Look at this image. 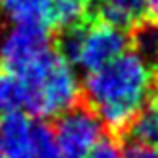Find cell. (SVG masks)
I'll return each instance as SVG.
<instances>
[{
  "label": "cell",
  "instance_id": "cell-12",
  "mask_svg": "<svg viewBox=\"0 0 158 158\" xmlns=\"http://www.w3.org/2000/svg\"><path fill=\"white\" fill-rule=\"evenodd\" d=\"M32 144H34L36 158H60L58 142H56V136H54V128L48 126L42 120H34Z\"/></svg>",
  "mask_w": 158,
  "mask_h": 158
},
{
  "label": "cell",
  "instance_id": "cell-9",
  "mask_svg": "<svg viewBox=\"0 0 158 158\" xmlns=\"http://www.w3.org/2000/svg\"><path fill=\"white\" fill-rule=\"evenodd\" d=\"M26 104V84L18 72L0 66V116L20 112Z\"/></svg>",
  "mask_w": 158,
  "mask_h": 158
},
{
  "label": "cell",
  "instance_id": "cell-14",
  "mask_svg": "<svg viewBox=\"0 0 158 158\" xmlns=\"http://www.w3.org/2000/svg\"><path fill=\"white\" fill-rule=\"evenodd\" d=\"M86 158H122V146L110 136H102V140L90 150Z\"/></svg>",
  "mask_w": 158,
  "mask_h": 158
},
{
  "label": "cell",
  "instance_id": "cell-1",
  "mask_svg": "<svg viewBox=\"0 0 158 158\" xmlns=\"http://www.w3.org/2000/svg\"><path fill=\"white\" fill-rule=\"evenodd\" d=\"M152 62L136 50H126L110 64L88 72L82 84L90 108L112 132L126 130L154 92Z\"/></svg>",
  "mask_w": 158,
  "mask_h": 158
},
{
  "label": "cell",
  "instance_id": "cell-17",
  "mask_svg": "<svg viewBox=\"0 0 158 158\" xmlns=\"http://www.w3.org/2000/svg\"><path fill=\"white\" fill-rule=\"evenodd\" d=\"M0 158H4V154H2V148H0Z\"/></svg>",
  "mask_w": 158,
  "mask_h": 158
},
{
  "label": "cell",
  "instance_id": "cell-15",
  "mask_svg": "<svg viewBox=\"0 0 158 158\" xmlns=\"http://www.w3.org/2000/svg\"><path fill=\"white\" fill-rule=\"evenodd\" d=\"M122 158H158V148L154 144L128 140L122 146Z\"/></svg>",
  "mask_w": 158,
  "mask_h": 158
},
{
  "label": "cell",
  "instance_id": "cell-8",
  "mask_svg": "<svg viewBox=\"0 0 158 158\" xmlns=\"http://www.w3.org/2000/svg\"><path fill=\"white\" fill-rule=\"evenodd\" d=\"M142 16L144 0H100L98 2V20L122 30L138 26Z\"/></svg>",
  "mask_w": 158,
  "mask_h": 158
},
{
  "label": "cell",
  "instance_id": "cell-6",
  "mask_svg": "<svg viewBox=\"0 0 158 158\" xmlns=\"http://www.w3.org/2000/svg\"><path fill=\"white\" fill-rule=\"evenodd\" d=\"M32 116L20 112L0 116V148L4 158H36L32 144Z\"/></svg>",
  "mask_w": 158,
  "mask_h": 158
},
{
  "label": "cell",
  "instance_id": "cell-4",
  "mask_svg": "<svg viewBox=\"0 0 158 158\" xmlns=\"http://www.w3.org/2000/svg\"><path fill=\"white\" fill-rule=\"evenodd\" d=\"M46 24H10L0 34V66L12 72H26L52 50Z\"/></svg>",
  "mask_w": 158,
  "mask_h": 158
},
{
  "label": "cell",
  "instance_id": "cell-13",
  "mask_svg": "<svg viewBox=\"0 0 158 158\" xmlns=\"http://www.w3.org/2000/svg\"><path fill=\"white\" fill-rule=\"evenodd\" d=\"M134 44L136 52L144 56L148 62L158 60V24L154 22L138 24L134 32Z\"/></svg>",
  "mask_w": 158,
  "mask_h": 158
},
{
  "label": "cell",
  "instance_id": "cell-7",
  "mask_svg": "<svg viewBox=\"0 0 158 158\" xmlns=\"http://www.w3.org/2000/svg\"><path fill=\"white\" fill-rule=\"evenodd\" d=\"M52 0H0V14L10 24H48Z\"/></svg>",
  "mask_w": 158,
  "mask_h": 158
},
{
  "label": "cell",
  "instance_id": "cell-11",
  "mask_svg": "<svg viewBox=\"0 0 158 158\" xmlns=\"http://www.w3.org/2000/svg\"><path fill=\"white\" fill-rule=\"evenodd\" d=\"M86 16H88V2L86 0H52L48 24L64 32L70 28L82 26Z\"/></svg>",
  "mask_w": 158,
  "mask_h": 158
},
{
  "label": "cell",
  "instance_id": "cell-3",
  "mask_svg": "<svg viewBox=\"0 0 158 158\" xmlns=\"http://www.w3.org/2000/svg\"><path fill=\"white\" fill-rule=\"evenodd\" d=\"M128 46L130 36L126 30L96 20L62 32L58 40V54L88 74L122 56Z\"/></svg>",
  "mask_w": 158,
  "mask_h": 158
},
{
  "label": "cell",
  "instance_id": "cell-16",
  "mask_svg": "<svg viewBox=\"0 0 158 158\" xmlns=\"http://www.w3.org/2000/svg\"><path fill=\"white\" fill-rule=\"evenodd\" d=\"M144 16L148 22L158 24V0H144Z\"/></svg>",
  "mask_w": 158,
  "mask_h": 158
},
{
  "label": "cell",
  "instance_id": "cell-2",
  "mask_svg": "<svg viewBox=\"0 0 158 158\" xmlns=\"http://www.w3.org/2000/svg\"><path fill=\"white\" fill-rule=\"evenodd\" d=\"M20 76L26 84L24 108L34 118H58L78 106L82 84L74 66L58 52L50 50Z\"/></svg>",
  "mask_w": 158,
  "mask_h": 158
},
{
  "label": "cell",
  "instance_id": "cell-10",
  "mask_svg": "<svg viewBox=\"0 0 158 158\" xmlns=\"http://www.w3.org/2000/svg\"><path fill=\"white\" fill-rule=\"evenodd\" d=\"M130 140L144 144H158V98H152L138 110L130 126L126 128Z\"/></svg>",
  "mask_w": 158,
  "mask_h": 158
},
{
  "label": "cell",
  "instance_id": "cell-5",
  "mask_svg": "<svg viewBox=\"0 0 158 158\" xmlns=\"http://www.w3.org/2000/svg\"><path fill=\"white\" fill-rule=\"evenodd\" d=\"M52 128L60 158H86L104 136V124L90 106H74L58 116Z\"/></svg>",
  "mask_w": 158,
  "mask_h": 158
}]
</instances>
